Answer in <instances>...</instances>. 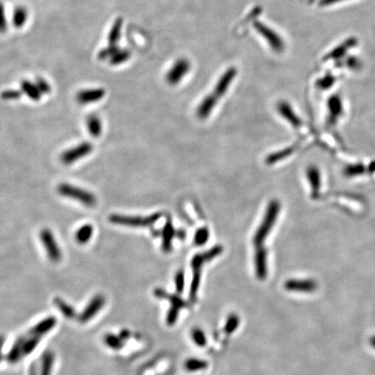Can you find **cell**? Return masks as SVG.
<instances>
[{"mask_svg": "<svg viewBox=\"0 0 375 375\" xmlns=\"http://www.w3.org/2000/svg\"><path fill=\"white\" fill-rule=\"evenodd\" d=\"M280 210H281V204L278 201L273 200L270 202L263 221L260 227L258 228L257 231L255 233L254 239H253L254 244L256 248L262 246L264 242L267 239V235L272 230L273 227L276 223Z\"/></svg>", "mask_w": 375, "mask_h": 375, "instance_id": "obj_1", "label": "cell"}, {"mask_svg": "<svg viewBox=\"0 0 375 375\" xmlns=\"http://www.w3.org/2000/svg\"><path fill=\"white\" fill-rule=\"evenodd\" d=\"M58 191L63 197L76 200L87 207H93L97 203V199L93 194L74 185L61 183L58 188Z\"/></svg>", "mask_w": 375, "mask_h": 375, "instance_id": "obj_2", "label": "cell"}, {"mask_svg": "<svg viewBox=\"0 0 375 375\" xmlns=\"http://www.w3.org/2000/svg\"><path fill=\"white\" fill-rule=\"evenodd\" d=\"M162 217V213L150 215V217H127L121 215H112L109 220L113 224L128 227H149L156 223Z\"/></svg>", "mask_w": 375, "mask_h": 375, "instance_id": "obj_3", "label": "cell"}, {"mask_svg": "<svg viewBox=\"0 0 375 375\" xmlns=\"http://www.w3.org/2000/svg\"><path fill=\"white\" fill-rule=\"evenodd\" d=\"M191 62L186 59L176 60L166 74V81L170 85H176L191 70Z\"/></svg>", "mask_w": 375, "mask_h": 375, "instance_id": "obj_4", "label": "cell"}, {"mask_svg": "<svg viewBox=\"0 0 375 375\" xmlns=\"http://www.w3.org/2000/svg\"><path fill=\"white\" fill-rule=\"evenodd\" d=\"M39 235L49 258L51 261H59L61 259V251L52 232L50 229H44L41 230Z\"/></svg>", "mask_w": 375, "mask_h": 375, "instance_id": "obj_5", "label": "cell"}, {"mask_svg": "<svg viewBox=\"0 0 375 375\" xmlns=\"http://www.w3.org/2000/svg\"><path fill=\"white\" fill-rule=\"evenodd\" d=\"M93 150L92 144L89 143H82L77 146L74 147L70 150H68L63 153L61 155V161L63 164H71L75 162L78 161L80 158L85 157L89 155Z\"/></svg>", "mask_w": 375, "mask_h": 375, "instance_id": "obj_6", "label": "cell"}, {"mask_svg": "<svg viewBox=\"0 0 375 375\" xmlns=\"http://www.w3.org/2000/svg\"><path fill=\"white\" fill-rule=\"evenodd\" d=\"M254 27L260 33L263 38H266V40L269 42V44L271 45L273 50L276 51H281L283 48V44L281 41V38L276 34L275 32H273L272 30L270 29L269 27L266 26L263 23L260 22H255L254 23Z\"/></svg>", "mask_w": 375, "mask_h": 375, "instance_id": "obj_7", "label": "cell"}, {"mask_svg": "<svg viewBox=\"0 0 375 375\" xmlns=\"http://www.w3.org/2000/svg\"><path fill=\"white\" fill-rule=\"evenodd\" d=\"M236 74H237V70L234 67H230L226 70L225 72L223 74V76H221L220 79L217 82L214 93H213L217 98L222 97L227 92L231 83L236 76Z\"/></svg>", "mask_w": 375, "mask_h": 375, "instance_id": "obj_8", "label": "cell"}, {"mask_svg": "<svg viewBox=\"0 0 375 375\" xmlns=\"http://www.w3.org/2000/svg\"><path fill=\"white\" fill-rule=\"evenodd\" d=\"M317 282L314 280H288L285 283V288L289 291L311 293L317 289Z\"/></svg>", "mask_w": 375, "mask_h": 375, "instance_id": "obj_9", "label": "cell"}, {"mask_svg": "<svg viewBox=\"0 0 375 375\" xmlns=\"http://www.w3.org/2000/svg\"><path fill=\"white\" fill-rule=\"evenodd\" d=\"M255 274L258 279L265 280L267 275V250L263 247H257L255 255Z\"/></svg>", "mask_w": 375, "mask_h": 375, "instance_id": "obj_10", "label": "cell"}, {"mask_svg": "<svg viewBox=\"0 0 375 375\" xmlns=\"http://www.w3.org/2000/svg\"><path fill=\"white\" fill-rule=\"evenodd\" d=\"M105 94V90L102 88L82 90L76 94V99L81 104H88L103 99Z\"/></svg>", "mask_w": 375, "mask_h": 375, "instance_id": "obj_11", "label": "cell"}, {"mask_svg": "<svg viewBox=\"0 0 375 375\" xmlns=\"http://www.w3.org/2000/svg\"><path fill=\"white\" fill-rule=\"evenodd\" d=\"M223 251V248L220 245H217L209 249L208 251L198 254L195 255L192 261H191V266L194 270H201L202 265L205 263L206 261H209L213 260L214 258L217 257L218 255H221Z\"/></svg>", "mask_w": 375, "mask_h": 375, "instance_id": "obj_12", "label": "cell"}, {"mask_svg": "<svg viewBox=\"0 0 375 375\" xmlns=\"http://www.w3.org/2000/svg\"><path fill=\"white\" fill-rule=\"evenodd\" d=\"M308 181L310 183L311 190H312V197L317 198L319 197V191H320V173L318 168L315 166H310L307 170Z\"/></svg>", "mask_w": 375, "mask_h": 375, "instance_id": "obj_13", "label": "cell"}, {"mask_svg": "<svg viewBox=\"0 0 375 375\" xmlns=\"http://www.w3.org/2000/svg\"><path fill=\"white\" fill-rule=\"evenodd\" d=\"M217 98L214 94L208 95L205 97L204 99L202 100V103H200L199 107L197 109V116L201 119H205L206 117H208L210 115L212 110L214 109L215 106L217 103Z\"/></svg>", "mask_w": 375, "mask_h": 375, "instance_id": "obj_14", "label": "cell"}, {"mask_svg": "<svg viewBox=\"0 0 375 375\" xmlns=\"http://www.w3.org/2000/svg\"><path fill=\"white\" fill-rule=\"evenodd\" d=\"M277 109H278L280 114L284 117L285 119H287L294 128H299L302 125V122L297 117V116L293 113V110L291 109L288 103L281 102V103H279Z\"/></svg>", "mask_w": 375, "mask_h": 375, "instance_id": "obj_15", "label": "cell"}, {"mask_svg": "<svg viewBox=\"0 0 375 375\" xmlns=\"http://www.w3.org/2000/svg\"><path fill=\"white\" fill-rule=\"evenodd\" d=\"M174 236H175V229L171 221L168 220L163 229V249L164 252L169 253L171 251Z\"/></svg>", "mask_w": 375, "mask_h": 375, "instance_id": "obj_16", "label": "cell"}, {"mask_svg": "<svg viewBox=\"0 0 375 375\" xmlns=\"http://www.w3.org/2000/svg\"><path fill=\"white\" fill-rule=\"evenodd\" d=\"M20 86L22 92L25 94L30 99L33 100V101H39L41 99L42 93L38 90L36 84H33L28 80H23L21 82Z\"/></svg>", "mask_w": 375, "mask_h": 375, "instance_id": "obj_17", "label": "cell"}, {"mask_svg": "<svg viewBox=\"0 0 375 375\" xmlns=\"http://www.w3.org/2000/svg\"><path fill=\"white\" fill-rule=\"evenodd\" d=\"M27 18H28V12L25 7L18 6L13 10L12 22L15 28L17 29L22 28L24 23H26Z\"/></svg>", "mask_w": 375, "mask_h": 375, "instance_id": "obj_18", "label": "cell"}, {"mask_svg": "<svg viewBox=\"0 0 375 375\" xmlns=\"http://www.w3.org/2000/svg\"><path fill=\"white\" fill-rule=\"evenodd\" d=\"M123 18H117L112 24L111 31L109 33L108 42L110 45H117L119 42L123 28Z\"/></svg>", "mask_w": 375, "mask_h": 375, "instance_id": "obj_19", "label": "cell"}, {"mask_svg": "<svg viewBox=\"0 0 375 375\" xmlns=\"http://www.w3.org/2000/svg\"><path fill=\"white\" fill-rule=\"evenodd\" d=\"M93 234V227L90 224L82 226L75 234V239L79 244H86Z\"/></svg>", "mask_w": 375, "mask_h": 375, "instance_id": "obj_20", "label": "cell"}, {"mask_svg": "<svg viewBox=\"0 0 375 375\" xmlns=\"http://www.w3.org/2000/svg\"><path fill=\"white\" fill-rule=\"evenodd\" d=\"M87 128L89 133L94 138H97L102 133V123L99 117L91 115L87 118Z\"/></svg>", "mask_w": 375, "mask_h": 375, "instance_id": "obj_21", "label": "cell"}, {"mask_svg": "<svg viewBox=\"0 0 375 375\" xmlns=\"http://www.w3.org/2000/svg\"><path fill=\"white\" fill-rule=\"evenodd\" d=\"M294 149H296L294 147H290V148L281 150L279 152L274 153L272 155L267 156L266 162L267 164H276L277 162L281 161L282 159L287 158L288 155H290L293 152Z\"/></svg>", "mask_w": 375, "mask_h": 375, "instance_id": "obj_22", "label": "cell"}, {"mask_svg": "<svg viewBox=\"0 0 375 375\" xmlns=\"http://www.w3.org/2000/svg\"><path fill=\"white\" fill-rule=\"evenodd\" d=\"M130 51L127 49L119 50L112 59H110V64L112 65H118L128 61L130 58Z\"/></svg>", "mask_w": 375, "mask_h": 375, "instance_id": "obj_23", "label": "cell"}, {"mask_svg": "<svg viewBox=\"0 0 375 375\" xmlns=\"http://www.w3.org/2000/svg\"><path fill=\"white\" fill-rule=\"evenodd\" d=\"M209 239V230L206 227L200 228L195 234L194 243L197 246H202L208 242Z\"/></svg>", "mask_w": 375, "mask_h": 375, "instance_id": "obj_24", "label": "cell"}, {"mask_svg": "<svg viewBox=\"0 0 375 375\" xmlns=\"http://www.w3.org/2000/svg\"><path fill=\"white\" fill-rule=\"evenodd\" d=\"M119 50L120 49H119V47H117V45H110L109 44V46L105 47V48H103V49L100 50L98 54H97V59L102 60V61L107 60V59L110 60Z\"/></svg>", "mask_w": 375, "mask_h": 375, "instance_id": "obj_25", "label": "cell"}, {"mask_svg": "<svg viewBox=\"0 0 375 375\" xmlns=\"http://www.w3.org/2000/svg\"><path fill=\"white\" fill-rule=\"evenodd\" d=\"M329 107L331 112L330 122L334 123L337 120L338 117L341 114V103H340V100L338 98H333L329 103Z\"/></svg>", "mask_w": 375, "mask_h": 375, "instance_id": "obj_26", "label": "cell"}, {"mask_svg": "<svg viewBox=\"0 0 375 375\" xmlns=\"http://www.w3.org/2000/svg\"><path fill=\"white\" fill-rule=\"evenodd\" d=\"M208 366V363L204 361H200L197 359H191L186 361L185 367L189 371H198V370L205 369Z\"/></svg>", "mask_w": 375, "mask_h": 375, "instance_id": "obj_27", "label": "cell"}, {"mask_svg": "<svg viewBox=\"0 0 375 375\" xmlns=\"http://www.w3.org/2000/svg\"><path fill=\"white\" fill-rule=\"evenodd\" d=\"M365 172V167L362 164H355L346 166L344 170V174L346 176H355Z\"/></svg>", "mask_w": 375, "mask_h": 375, "instance_id": "obj_28", "label": "cell"}, {"mask_svg": "<svg viewBox=\"0 0 375 375\" xmlns=\"http://www.w3.org/2000/svg\"><path fill=\"white\" fill-rule=\"evenodd\" d=\"M22 96V91L18 90H6L0 94L1 99L3 100H18Z\"/></svg>", "mask_w": 375, "mask_h": 375, "instance_id": "obj_29", "label": "cell"}, {"mask_svg": "<svg viewBox=\"0 0 375 375\" xmlns=\"http://www.w3.org/2000/svg\"><path fill=\"white\" fill-rule=\"evenodd\" d=\"M239 322L240 320H239V317L237 315L231 314L229 317L228 320H227V323H226L225 331L229 334L233 333L237 328L238 325H239Z\"/></svg>", "mask_w": 375, "mask_h": 375, "instance_id": "obj_30", "label": "cell"}, {"mask_svg": "<svg viewBox=\"0 0 375 375\" xmlns=\"http://www.w3.org/2000/svg\"><path fill=\"white\" fill-rule=\"evenodd\" d=\"M35 84L36 85H37V87H38V90H39L40 92H41L42 95H43V94L50 93V91H51V87H50V84L47 82L46 80H44L43 77L38 76V77L36 78Z\"/></svg>", "mask_w": 375, "mask_h": 375, "instance_id": "obj_31", "label": "cell"}, {"mask_svg": "<svg viewBox=\"0 0 375 375\" xmlns=\"http://www.w3.org/2000/svg\"><path fill=\"white\" fill-rule=\"evenodd\" d=\"M192 338L194 341L197 343L198 346H203L206 345V337L203 332L200 328H195L192 331Z\"/></svg>", "mask_w": 375, "mask_h": 375, "instance_id": "obj_32", "label": "cell"}, {"mask_svg": "<svg viewBox=\"0 0 375 375\" xmlns=\"http://www.w3.org/2000/svg\"><path fill=\"white\" fill-rule=\"evenodd\" d=\"M175 281H176V291L179 293H182L184 288V273L182 270H179L178 272L176 273Z\"/></svg>", "mask_w": 375, "mask_h": 375, "instance_id": "obj_33", "label": "cell"}, {"mask_svg": "<svg viewBox=\"0 0 375 375\" xmlns=\"http://www.w3.org/2000/svg\"><path fill=\"white\" fill-rule=\"evenodd\" d=\"M7 21L6 18V12L3 3L0 2V33H6L7 30Z\"/></svg>", "mask_w": 375, "mask_h": 375, "instance_id": "obj_34", "label": "cell"}, {"mask_svg": "<svg viewBox=\"0 0 375 375\" xmlns=\"http://www.w3.org/2000/svg\"><path fill=\"white\" fill-rule=\"evenodd\" d=\"M108 343L110 344V346H113L114 349H118L121 346L120 341L117 340V338L114 337V336H110Z\"/></svg>", "mask_w": 375, "mask_h": 375, "instance_id": "obj_35", "label": "cell"}, {"mask_svg": "<svg viewBox=\"0 0 375 375\" xmlns=\"http://www.w3.org/2000/svg\"><path fill=\"white\" fill-rule=\"evenodd\" d=\"M370 343H371V345L375 349V336L370 339Z\"/></svg>", "mask_w": 375, "mask_h": 375, "instance_id": "obj_36", "label": "cell"}]
</instances>
